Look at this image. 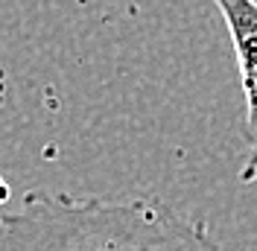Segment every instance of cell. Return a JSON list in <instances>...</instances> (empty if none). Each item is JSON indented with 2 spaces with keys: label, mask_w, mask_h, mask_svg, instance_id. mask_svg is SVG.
Masks as SVG:
<instances>
[{
  "label": "cell",
  "mask_w": 257,
  "mask_h": 251,
  "mask_svg": "<svg viewBox=\"0 0 257 251\" xmlns=\"http://www.w3.org/2000/svg\"><path fill=\"white\" fill-rule=\"evenodd\" d=\"M0 251H222L202 222L158 196L76 199L32 190L0 213Z\"/></svg>",
  "instance_id": "cell-1"
},
{
  "label": "cell",
  "mask_w": 257,
  "mask_h": 251,
  "mask_svg": "<svg viewBox=\"0 0 257 251\" xmlns=\"http://www.w3.org/2000/svg\"><path fill=\"white\" fill-rule=\"evenodd\" d=\"M219 9L242 82L245 96V141H248V158H245V178H257V3L254 0H213Z\"/></svg>",
  "instance_id": "cell-2"
},
{
  "label": "cell",
  "mask_w": 257,
  "mask_h": 251,
  "mask_svg": "<svg viewBox=\"0 0 257 251\" xmlns=\"http://www.w3.org/2000/svg\"><path fill=\"white\" fill-rule=\"evenodd\" d=\"M6 199H9V184L3 181V175H0V207L6 204Z\"/></svg>",
  "instance_id": "cell-3"
},
{
  "label": "cell",
  "mask_w": 257,
  "mask_h": 251,
  "mask_svg": "<svg viewBox=\"0 0 257 251\" xmlns=\"http://www.w3.org/2000/svg\"><path fill=\"white\" fill-rule=\"evenodd\" d=\"M254 3H257V0H254Z\"/></svg>",
  "instance_id": "cell-4"
}]
</instances>
